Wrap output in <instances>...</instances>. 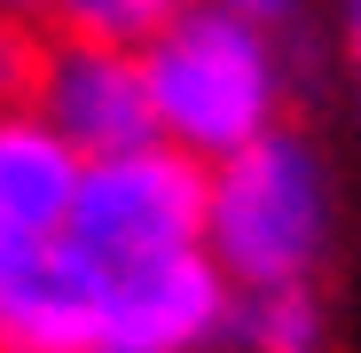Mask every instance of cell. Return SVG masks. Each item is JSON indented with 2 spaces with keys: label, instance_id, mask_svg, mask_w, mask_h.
Wrapping results in <instances>:
<instances>
[{
  "label": "cell",
  "instance_id": "cell-3",
  "mask_svg": "<svg viewBox=\"0 0 361 353\" xmlns=\"http://www.w3.org/2000/svg\"><path fill=\"white\" fill-rule=\"evenodd\" d=\"M204 189H212V165H197L173 142L94 157V165H79L63 244L79 259H94L102 275H126V267H149L173 252H204Z\"/></svg>",
  "mask_w": 361,
  "mask_h": 353
},
{
  "label": "cell",
  "instance_id": "cell-10",
  "mask_svg": "<svg viewBox=\"0 0 361 353\" xmlns=\"http://www.w3.org/2000/svg\"><path fill=\"white\" fill-rule=\"evenodd\" d=\"M220 8H228V16H244V24H259V16H283L290 0H220Z\"/></svg>",
  "mask_w": 361,
  "mask_h": 353
},
{
  "label": "cell",
  "instance_id": "cell-2",
  "mask_svg": "<svg viewBox=\"0 0 361 353\" xmlns=\"http://www.w3.org/2000/svg\"><path fill=\"white\" fill-rule=\"evenodd\" d=\"M142 79H149V110H157V142L189 149L197 165H220L283 126L275 55H267L259 24L228 16V8L173 16L142 47Z\"/></svg>",
  "mask_w": 361,
  "mask_h": 353
},
{
  "label": "cell",
  "instance_id": "cell-7",
  "mask_svg": "<svg viewBox=\"0 0 361 353\" xmlns=\"http://www.w3.org/2000/svg\"><path fill=\"white\" fill-rule=\"evenodd\" d=\"M102 267L47 244L0 283V353H94L102 345Z\"/></svg>",
  "mask_w": 361,
  "mask_h": 353
},
{
  "label": "cell",
  "instance_id": "cell-11",
  "mask_svg": "<svg viewBox=\"0 0 361 353\" xmlns=\"http://www.w3.org/2000/svg\"><path fill=\"white\" fill-rule=\"evenodd\" d=\"M345 32H353V87H361V0H345Z\"/></svg>",
  "mask_w": 361,
  "mask_h": 353
},
{
  "label": "cell",
  "instance_id": "cell-6",
  "mask_svg": "<svg viewBox=\"0 0 361 353\" xmlns=\"http://www.w3.org/2000/svg\"><path fill=\"white\" fill-rule=\"evenodd\" d=\"M71 189H79V157L32 110H0V283L47 244H63Z\"/></svg>",
  "mask_w": 361,
  "mask_h": 353
},
{
  "label": "cell",
  "instance_id": "cell-1",
  "mask_svg": "<svg viewBox=\"0 0 361 353\" xmlns=\"http://www.w3.org/2000/svg\"><path fill=\"white\" fill-rule=\"evenodd\" d=\"M338 235L330 204V165L322 149L275 126L252 149H235L212 165L204 189V259L228 275V290H290V283H322Z\"/></svg>",
  "mask_w": 361,
  "mask_h": 353
},
{
  "label": "cell",
  "instance_id": "cell-8",
  "mask_svg": "<svg viewBox=\"0 0 361 353\" xmlns=\"http://www.w3.org/2000/svg\"><path fill=\"white\" fill-rule=\"evenodd\" d=\"M220 353H330V306H322V283L235 290Z\"/></svg>",
  "mask_w": 361,
  "mask_h": 353
},
{
  "label": "cell",
  "instance_id": "cell-5",
  "mask_svg": "<svg viewBox=\"0 0 361 353\" xmlns=\"http://www.w3.org/2000/svg\"><path fill=\"white\" fill-rule=\"evenodd\" d=\"M235 290L204 252H173L102 283V345L94 353H220Z\"/></svg>",
  "mask_w": 361,
  "mask_h": 353
},
{
  "label": "cell",
  "instance_id": "cell-4",
  "mask_svg": "<svg viewBox=\"0 0 361 353\" xmlns=\"http://www.w3.org/2000/svg\"><path fill=\"white\" fill-rule=\"evenodd\" d=\"M24 110H32L79 165L126 157V149H149V142H157V110H149L142 55L94 47V39H47Z\"/></svg>",
  "mask_w": 361,
  "mask_h": 353
},
{
  "label": "cell",
  "instance_id": "cell-9",
  "mask_svg": "<svg viewBox=\"0 0 361 353\" xmlns=\"http://www.w3.org/2000/svg\"><path fill=\"white\" fill-rule=\"evenodd\" d=\"M63 39H94V47H126L142 55L173 16H189V0H55Z\"/></svg>",
  "mask_w": 361,
  "mask_h": 353
}]
</instances>
